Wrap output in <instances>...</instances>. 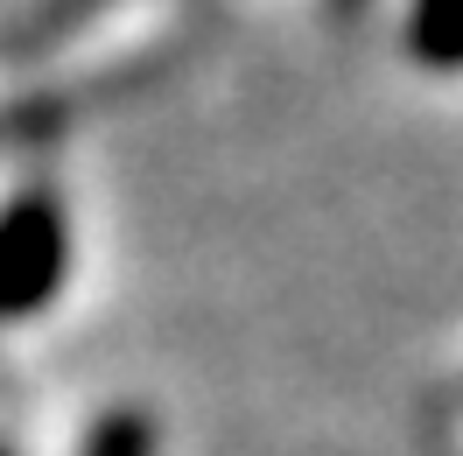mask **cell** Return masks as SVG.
Here are the masks:
<instances>
[{
	"label": "cell",
	"mask_w": 463,
	"mask_h": 456,
	"mask_svg": "<svg viewBox=\"0 0 463 456\" xmlns=\"http://www.w3.org/2000/svg\"><path fill=\"white\" fill-rule=\"evenodd\" d=\"M0 456H7V450H0Z\"/></svg>",
	"instance_id": "obj_4"
},
{
	"label": "cell",
	"mask_w": 463,
	"mask_h": 456,
	"mask_svg": "<svg viewBox=\"0 0 463 456\" xmlns=\"http://www.w3.org/2000/svg\"><path fill=\"white\" fill-rule=\"evenodd\" d=\"M155 450H162V428L141 407H113V414H99V428L85 435L78 456H155Z\"/></svg>",
	"instance_id": "obj_3"
},
{
	"label": "cell",
	"mask_w": 463,
	"mask_h": 456,
	"mask_svg": "<svg viewBox=\"0 0 463 456\" xmlns=\"http://www.w3.org/2000/svg\"><path fill=\"white\" fill-rule=\"evenodd\" d=\"M407 50L421 71H463V0H414L407 7Z\"/></svg>",
	"instance_id": "obj_2"
},
{
	"label": "cell",
	"mask_w": 463,
	"mask_h": 456,
	"mask_svg": "<svg viewBox=\"0 0 463 456\" xmlns=\"http://www.w3.org/2000/svg\"><path fill=\"white\" fill-rule=\"evenodd\" d=\"M71 274V218L57 190H22L0 204V323L43 316Z\"/></svg>",
	"instance_id": "obj_1"
}]
</instances>
